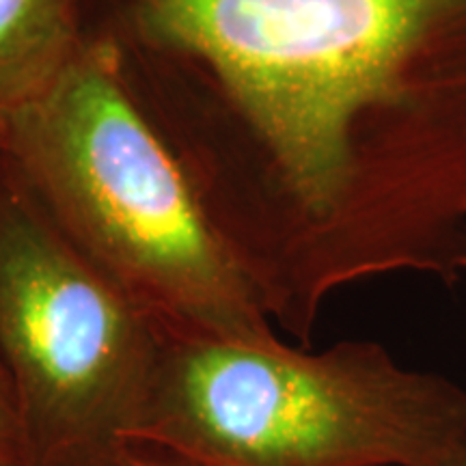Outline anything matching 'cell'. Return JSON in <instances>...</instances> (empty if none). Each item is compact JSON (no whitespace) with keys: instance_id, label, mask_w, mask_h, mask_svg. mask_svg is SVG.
<instances>
[{"instance_id":"cell-4","label":"cell","mask_w":466,"mask_h":466,"mask_svg":"<svg viewBox=\"0 0 466 466\" xmlns=\"http://www.w3.org/2000/svg\"><path fill=\"white\" fill-rule=\"evenodd\" d=\"M162 330L61 231L0 147V360L28 466H121L147 412Z\"/></svg>"},{"instance_id":"cell-8","label":"cell","mask_w":466,"mask_h":466,"mask_svg":"<svg viewBox=\"0 0 466 466\" xmlns=\"http://www.w3.org/2000/svg\"><path fill=\"white\" fill-rule=\"evenodd\" d=\"M436 466H466V442L462 447H458L451 456H447L441 464H436Z\"/></svg>"},{"instance_id":"cell-5","label":"cell","mask_w":466,"mask_h":466,"mask_svg":"<svg viewBox=\"0 0 466 466\" xmlns=\"http://www.w3.org/2000/svg\"><path fill=\"white\" fill-rule=\"evenodd\" d=\"M83 48L78 0H0V119L46 91Z\"/></svg>"},{"instance_id":"cell-7","label":"cell","mask_w":466,"mask_h":466,"mask_svg":"<svg viewBox=\"0 0 466 466\" xmlns=\"http://www.w3.org/2000/svg\"><path fill=\"white\" fill-rule=\"evenodd\" d=\"M121 466H192L173 453L156 450V447L137 445Z\"/></svg>"},{"instance_id":"cell-3","label":"cell","mask_w":466,"mask_h":466,"mask_svg":"<svg viewBox=\"0 0 466 466\" xmlns=\"http://www.w3.org/2000/svg\"><path fill=\"white\" fill-rule=\"evenodd\" d=\"M162 337L134 445L192 466H436L466 442V387L376 341Z\"/></svg>"},{"instance_id":"cell-6","label":"cell","mask_w":466,"mask_h":466,"mask_svg":"<svg viewBox=\"0 0 466 466\" xmlns=\"http://www.w3.org/2000/svg\"><path fill=\"white\" fill-rule=\"evenodd\" d=\"M0 466H28L20 406L3 360H0Z\"/></svg>"},{"instance_id":"cell-1","label":"cell","mask_w":466,"mask_h":466,"mask_svg":"<svg viewBox=\"0 0 466 466\" xmlns=\"http://www.w3.org/2000/svg\"><path fill=\"white\" fill-rule=\"evenodd\" d=\"M113 3L236 97L300 279L466 244V0Z\"/></svg>"},{"instance_id":"cell-2","label":"cell","mask_w":466,"mask_h":466,"mask_svg":"<svg viewBox=\"0 0 466 466\" xmlns=\"http://www.w3.org/2000/svg\"><path fill=\"white\" fill-rule=\"evenodd\" d=\"M0 147L61 231L162 333L272 335L248 255L218 231L127 96L113 46L85 44L46 91L3 116Z\"/></svg>"}]
</instances>
